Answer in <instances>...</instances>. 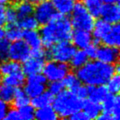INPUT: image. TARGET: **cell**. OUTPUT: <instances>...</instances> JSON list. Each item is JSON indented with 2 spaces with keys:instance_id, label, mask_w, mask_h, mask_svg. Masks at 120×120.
Returning a JSON list of instances; mask_svg holds the SVG:
<instances>
[{
  "instance_id": "18",
  "label": "cell",
  "mask_w": 120,
  "mask_h": 120,
  "mask_svg": "<svg viewBox=\"0 0 120 120\" xmlns=\"http://www.w3.org/2000/svg\"><path fill=\"white\" fill-rule=\"evenodd\" d=\"M111 24L106 22L105 20L98 19L94 23L93 28H92V37L96 41V44H97L99 41L102 40L105 34L110 31Z\"/></svg>"
},
{
  "instance_id": "19",
  "label": "cell",
  "mask_w": 120,
  "mask_h": 120,
  "mask_svg": "<svg viewBox=\"0 0 120 120\" xmlns=\"http://www.w3.org/2000/svg\"><path fill=\"white\" fill-rule=\"evenodd\" d=\"M57 13L64 16L70 15L77 0H51Z\"/></svg>"
},
{
  "instance_id": "37",
  "label": "cell",
  "mask_w": 120,
  "mask_h": 120,
  "mask_svg": "<svg viewBox=\"0 0 120 120\" xmlns=\"http://www.w3.org/2000/svg\"><path fill=\"white\" fill-rule=\"evenodd\" d=\"M8 47L9 43L8 40H5L4 39L0 40V62L5 60L8 58L7 53H8Z\"/></svg>"
},
{
  "instance_id": "7",
  "label": "cell",
  "mask_w": 120,
  "mask_h": 120,
  "mask_svg": "<svg viewBox=\"0 0 120 120\" xmlns=\"http://www.w3.org/2000/svg\"><path fill=\"white\" fill-rule=\"evenodd\" d=\"M103 113L97 117L99 120H118L120 116V98L117 94H109L103 101Z\"/></svg>"
},
{
  "instance_id": "9",
  "label": "cell",
  "mask_w": 120,
  "mask_h": 120,
  "mask_svg": "<svg viewBox=\"0 0 120 120\" xmlns=\"http://www.w3.org/2000/svg\"><path fill=\"white\" fill-rule=\"evenodd\" d=\"M34 14L40 25H45L51 21L58 13L50 0H41L35 4Z\"/></svg>"
},
{
  "instance_id": "20",
  "label": "cell",
  "mask_w": 120,
  "mask_h": 120,
  "mask_svg": "<svg viewBox=\"0 0 120 120\" xmlns=\"http://www.w3.org/2000/svg\"><path fill=\"white\" fill-rule=\"evenodd\" d=\"M3 82L6 85L13 87V88H19V87L23 86L26 82L25 74L21 70L14 72L12 74H10L8 75L4 76Z\"/></svg>"
},
{
  "instance_id": "4",
  "label": "cell",
  "mask_w": 120,
  "mask_h": 120,
  "mask_svg": "<svg viewBox=\"0 0 120 120\" xmlns=\"http://www.w3.org/2000/svg\"><path fill=\"white\" fill-rule=\"evenodd\" d=\"M71 24L75 29L91 31L93 28L94 17L89 12L84 4L81 2H76L71 11Z\"/></svg>"
},
{
  "instance_id": "1",
  "label": "cell",
  "mask_w": 120,
  "mask_h": 120,
  "mask_svg": "<svg viewBox=\"0 0 120 120\" xmlns=\"http://www.w3.org/2000/svg\"><path fill=\"white\" fill-rule=\"evenodd\" d=\"M73 26L67 16L57 14L48 23L42 25L40 37L44 47L49 48L53 44L71 40Z\"/></svg>"
},
{
  "instance_id": "30",
  "label": "cell",
  "mask_w": 120,
  "mask_h": 120,
  "mask_svg": "<svg viewBox=\"0 0 120 120\" xmlns=\"http://www.w3.org/2000/svg\"><path fill=\"white\" fill-rule=\"evenodd\" d=\"M82 4L94 18L100 16L101 9L103 6L102 0H82Z\"/></svg>"
},
{
  "instance_id": "33",
  "label": "cell",
  "mask_w": 120,
  "mask_h": 120,
  "mask_svg": "<svg viewBox=\"0 0 120 120\" xmlns=\"http://www.w3.org/2000/svg\"><path fill=\"white\" fill-rule=\"evenodd\" d=\"M15 88L3 83L0 85V99L6 103H11L14 96Z\"/></svg>"
},
{
  "instance_id": "17",
  "label": "cell",
  "mask_w": 120,
  "mask_h": 120,
  "mask_svg": "<svg viewBox=\"0 0 120 120\" xmlns=\"http://www.w3.org/2000/svg\"><path fill=\"white\" fill-rule=\"evenodd\" d=\"M109 91L106 86L104 85H97V86H88V96L89 100L96 103H103V101L109 95Z\"/></svg>"
},
{
  "instance_id": "21",
  "label": "cell",
  "mask_w": 120,
  "mask_h": 120,
  "mask_svg": "<svg viewBox=\"0 0 120 120\" xmlns=\"http://www.w3.org/2000/svg\"><path fill=\"white\" fill-rule=\"evenodd\" d=\"M82 110H83L84 113L87 115L89 119H95V118H97L99 114L101 113L102 107L98 103L88 100L83 102Z\"/></svg>"
},
{
  "instance_id": "36",
  "label": "cell",
  "mask_w": 120,
  "mask_h": 120,
  "mask_svg": "<svg viewBox=\"0 0 120 120\" xmlns=\"http://www.w3.org/2000/svg\"><path fill=\"white\" fill-rule=\"evenodd\" d=\"M5 19L7 24H17L19 18L14 8L12 7L5 8Z\"/></svg>"
},
{
  "instance_id": "27",
  "label": "cell",
  "mask_w": 120,
  "mask_h": 120,
  "mask_svg": "<svg viewBox=\"0 0 120 120\" xmlns=\"http://www.w3.org/2000/svg\"><path fill=\"white\" fill-rule=\"evenodd\" d=\"M53 99V96L48 91H44L41 94L32 98V105L34 108H40V107L47 106L52 103Z\"/></svg>"
},
{
  "instance_id": "8",
  "label": "cell",
  "mask_w": 120,
  "mask_h": 120,
  "mask_svg": "<svg viewBox=\"0 0 120 120\" xmlns=\"http://www.w3.org/2000/svg\"><path fill=\"white\" fill-rule=\"evenodd\" d=\"M41 72H43L47 81H61L69 72V67L67 63L51 60L44 64Z\"/></svg>"
},
{
  "instance_id": "25",
  "label": "cell",
  "mask_w": 120,
  "mask_h": 120,
  "mask_svg": "<svg viewBox=\"0 0 120 120\" xmlns=\"http://www.w3.org/2000/svg\"><path fill=\"white\" fill-rule=\"evenodd\" d=\"M19 70H21V65L18 61L12 60H5L0 62V75L2 76H5Z\"/></svg>"
},
{
  "instance_id": "26",
  "label": "cell",
  "mask_w": 120,
  "mask_h": 120,
  "mask_svg": "<svg viewBox=\"0 0 120 120\" xmlns=\"http://www.w3.org/2000/svg\"><path fill=\"white\" fill-rule=\"evenodd\" d=\"M23 37V29L16 24H8L6 30H4V38L9 41L21 40Z\"/></svg>"
},
{
  "instance_id": "10",
  "label": "cell",
  "mask_w": 120,
  "mask_h": 120,
  "mask_svg": "<svg viewBox=\"0 0 120 120\" xmlns=\"http://www.w3.org/2000/svg\"><path fill=\"white\" fill-rule=\"evenodd\" d=\"M30 55L31 48L24 40H18L11 41V43L9 44L7 56L10 60H15L20 63L28 59Z\"/></svg>"
},
{
  "instance_id": "22",
  "label": "cell",
  "mask_w": 120,
  "mask_h": 120,
  "mask_svg": "<svg viewBox=\"0 0 120 120\" xmlns=\"http://www.w3.org/2000/svg\"><path fill=\"white\" fill-rule=\"evenodd\" d=\"M57 117L58 116L55 110L50 104L47 106L37 108L34 113V118L39 120H55L57 119Z\"/></svg>"
},
{
  "instance_id": "42",
  "label": "cell",
  "mask_w": 120,
  "mask_h": 120,
  "mask_svg": "<svg viewBox=\"0 0 120 120\" xmlns=\"http://www.w3.org/2000/svg\"><path fill=\"white\" fill-rule=\"evenodd\" d=\"M69 118L73 120H89L87 115L84 113L83 110H78L76 112H75L74 114H72L71 116L69 117Z\"/></svg>"
},
{
  "instance_id": "11",
  "label": "cell",
  "mask_w": 120,
  "mask_h": 120,
  "mask_svg": "<svg viewBox=\"0 0 120 120\" xmlns=\"http://www.w3.org/2000/svg\"><path fill=\"white\" fill-rule=\"evenodd\" d=\"M47 86V79L40 73L28 75L25 86V92L30 98L36 97L45 91Z\"/></svg>"
},
{
  "instance_id": "14",
  "label": "cell",
  "mask_w": 120,
  "mask_h": 120,
  "mask_svg": "<svg viewBox=\"0 0 120 120\" xmlns=\"http://www.w3.org/2000/svg\"><path fill=\"white\" fill-rule=\"evenodd\" d=\"M72 44L78 49H85L93 41V37L90 31L76 29L71 35Z\"/></svg>"
},
{
  "instance_id": "2",
  "label": "cell",
  "mask_w": 120,
  "mask_h": 120,
  "mask_svg": "<svg viewBox=\"0 0 120 120\" xmlns=\"http://www.w3.org/2000/svg\"><path fill=\"white\" fill-rule=\"evenodd\" d=\"M76 70L75 75L79 81L87 86L105 85L116 73L115 64L103 63L99 60H88L82 67Z\"/></svg>"
},
{
  "instance_id": "24",
  "label": "cell",
  "mask_w": 120,
  "mask_h": 120,
  "mask_svg": "<svg viewBox=\"0 0 120 120\" xmlns=\"http://www.w3.org/2000/svg\"><path fill=\"white\" fill-rule=\"evenodd\" d=\"M88 60H89V57L84 49H78L74 53L73 56L69 60V63L73 68L78 69L81 67H82Z\"/></svg>"
},
{
  "instance_id": "29",
  "label": "cell",
  "mask_w": 120,
  "mask_h": 120,
  "mask_svg": "<svg viewBox=\"0 0 120 120\" xmlns=\"http://www.w3.org/2000/svg\"><path fill=\"white\" fill-rule=\"evenodd\" d=\"M17 23L18 26L23 30H36L40 25L35 17L33 15L20 18L18 19Z\"/></svg>"
},
{
  "instance_id": "28",
  "label": "cell",
  "mask_w": 120,
  "mask_h": 120,
  "mask_svg": "<svg viewBox=\"0 0 120 120\" xmlns=\"http://www.w3.org/2000/svg\"><path fill=\"white\" fill-rule=\"evenodd\" d=\"M30 102V97L26 95L25 90L21 89H16L14 91V96L11 103H13L14 108H20L26 104H28Z\"/></svg>"
},
{
  "instance_id": "16",
  "label": "cell",
  "mask_w": 120,
  "mask_h": 120,
  "mask_svg": "<svg viewBox=\"0 0 120 120\" xmlns=\"http://www.w3.org/2000/svg\"><path fill=\"white\" fill-rule=\"evenodd\" d=\"M103 45L117 47L120 44V26L118 23L112 24L110 31L102 39Z\"/></svg>"
},
{
  "instance_id": "38",
  "label": "cell",
  "mask_w": 120,
  "mask_h": 120,
  "mask_svg": "<svg viewBox=\"0 0 120 120\" xmlns=\"http://www.w3.org/2000/svg\"><path fill=\"white\" fill-rule=\"evenodd\" d=\"M72 92L75 94L78 97H80L82 99H85L87 97V96H88V87L84 86V85H82V84L81 83Z\"/></svg>"
},
{
  "instance_id": "35",
  "label": "cell",
  "mask_w": 120,
  "mask_h": 120,
  "mask_svg": "<svg viewBox=\"0 0 120 120\" xmlns=\"http://www.w3.org/2000/svg\"><path fill=\"white\" fill-rule=\"evenodd\" d=\"M65 88L61 81H52L48 85V92L53 96H56L60 93Z\"/></svg>"
},
{
  "instance_id": "23",
  "label": "cell",
  "mask_w": 120,
  "mask_h": 120,
  "mask_svg": "<svg viewBox=\"0 0 120 120\" xmlns=\"http://www.w3.org/2000/svg\"><path fill=\"white\" fill-rule=\"evenodd\" d=\"M15 11L18 15V18L26 17L29 15H33L34 10V4H33L30 0H23L19 1V3L15 6Z\"/></svg>"
},
{
  "instance_id": "44",
  "label": "cell",
  "mask_w": 120,
  "mask_h": 120,
  "mask_svg": "<svg viewBox=\"0 0 120 120\" xmlns=\"http://www.w3.org/2000/svg\"><path fill=\"white\" fill-rule=\"evenodd\" d=\"M4 39V29H3L2 26H0V40Z\"/></svg>"
},
{
  "instance_id": "13",
  "label": "cell",
  "mask_w": 120,
  "mask_h": 120,
  "mask_svg": "<svg viewBox=\"0 0 120 120\" xmlns=\"http://www.w3.org/2000/svg\"><path fill=\"white\" fill-rule=\"evenodd\" d=\"M100 16L110 24L118 23L120 19V8L117 3H105L101 9Z\"/></svg>"
},
{
  "instance_id": "43",
  "label": "cell",
  "mask_w": 120,
  "mask_h": 120,
  "mask_svg": "<svg viewBox=\"0 0 120 120\" xmlns=\"http://www.w3.org/2000/svg\"><path fill=\"white\" fill-rule=\"evenodd\" d=\"M6 24L5 19V7L4 5H0V26Z\"/></svg>"
},
{
  "instance_id": "12",
  "label": "cell",
  "mask_w": 120,
  "mask_h": 120,
  "mask_svg": "<svg viewBox=\"0 0 120 120\" xmlns=\"http://www.w3.org/2000/svg\"><path fill=\"white\" fill-rule=\"evenodd\" d=\"M96 58L101 62L114 65L118 61L119 52L117 47L103 45L97 47Z\"/></svg>"
},
{
  "instance_id": "34",
  "label": "cell",
  "mask_w": 120,
  "mask_h": 120,
  "mask_svg": "<svg viewBox=\"0 0 120 120\" xmlns=\"http://www.w3.org/2000/svg\"><path fill=\"white\" fill-rule=\"evenodd\" d=\"M33 105H30L29 103L26 104L24 106L19 108V114L20 119L22 120H32L34 118V113L35 110Z\"/></svg>"
},
{
  "instance_id": "15",
  "label": "cell",
  "mask_w": 120,
  "mask_h": 120,
  "mask_svg": "<svg viewBox=\"0 0 120 120\" xmlns=\"http://www.w3.org/2000/svg\"><path fill=\"white\" fill-rule=\"evenodd\" d=\"M24 41L28 45L32 50H36L42 48V40L40 32L36 30H25L23 32Z\"/></svg>"
},
{
  "instance_id": "40",
  "label": "cell",
  "mask_w": 120,
  "mask_h": 120,
  "mask_svg": "<svg viewBox=\"0 0 120 120\" xmlns=\"http://www.w3.org/2000/svg\"><path fill=\"white\" fill-rule=\"evenodd\" d=\"M4 119L7 120H19L20 119L19 114V110L14 109H9V110L7 111V114L5 116Z\"/></svg>"
},
{
  "instance_id": "41",
  "label": "cell",
  "mask_w": 120,
  "mask_h": 120,
  "mask_svg": "<svg viewBox=\"0 0 120 120\" xmlns=\"http://www.w3.org/2000/svg\"><path fill=\"white\" fill-rule=\"evenodd\" d=\"M97 47L96 46V44H90L88 47L84 49V51L86 52L87 55L89 58H96V54H97Z\"/></svg>"
},
{
  "instance_id": "6",
  "label": "cell",
  "mask_w": 120,
  "mask_h": 120,
  "mask_svg": "<svg viewBox=\"0 0 120 120\" xmlns=\"http://www.w3.org/2000/svg\"><path fill=\"white\" fill-rule=\"evenodd\" d=\"M46 53L42 48L31 51L30 57L23 61L21 67L22 72L26 75H32L34 74L40 73L45 64Z\"/></svg>"
},
{
  "instance_id": "45",
  "label": "cell",
  "mask_w": 120,
  "mask_h": 120,
  "mask_svg": "<svg viewBox=\"0 0 120 120\" xmlns=\"http://www.w3.org/2000/svg\"><path fill=\"white\" fill-rule=\"evenodd\" d=\"M11 2V0H0V5H5Z\"/></svg>"
},
{
  "instance_id": "39",
  "label": "cell",
  "mask_w": 120,
  "mask_h": 120,
  "mask_svg": "<svg viewBox=\"0 0 120 120\" xmlns=\"http://www.w3.org/2000/svg\"><path fill=\"white\" fill-rule=\"evenodd\" d=\"M10 107L8 103L0 99V120L4 119L7 114V111L9 110Z\"/></svg>"
},
{
  "instance_id": "3",
  "label": "cell",
  "mask_w": 120,
  "mask_h": 120,
  "mask_svg": "<svg viewBox=\"0 0 120 120\" xmlns=\"http://www.w3.org/2000/svg\"><path fill=\"white\" fill-rule=\"evenodd\" d=\"M53 108L57 116L62 118L69 117L72 114L82 110L83 101L70 90H62L53 99Z\"/></svg>"
},
{
  "instance_id": "46",
  "label": "cell",
  "mask_w": 120,
  "mask_h": 120,
  "mask_svg": "<svg viewBox=\"0 0 120 120\" xmlns=\"http://www.w3.org/2000/svg\"><path fill=\"white\" fill-rule=\"evenodd\" d=\"M102 1H104L105 3H117L118 4L119 0H102Z\"/></svg>"
},
{
  "instance_id": "32",
  "label": "cell",
  "mask_w": 120,
  "mask_h": 120,
  "mask_svg": "<svg viewBox=\"0 0 120 120\" xmlns=\"http://www.w3.org/2000/svg\"><path fill=\"white\" fill-rule=\"evenodd\" d=\"M106 88L109 93L117 94L120 90V76L118 73H115L108 80L106 83Z\"/></svg>"
},
{
  "instance_id": "47",
  "label": "cell",
  "mask_w": 120,
  "mask_h": 120,
  "mask_svg": "<svg viewBox=\"0 0 120 120\" xmlns=\"http://www.w3.org/2000/svg\"><path fill=\"white\" fill-rule=\"evenodd\" d=\"M16 1H18V2H19V1H23V0H16Z\"/></svg>"
},
{
  "instance_id": "5",
  "label": "cell",
  "mask_w": 120,
  "mask_h": 120,
  "mask_svg": "<svg viewBox=\"0 0 120 120\" xmlns=\"http://www.w3.org/2000/svg\"><path fill=\"white\" fill-rule=\"evenodd\" d=\"M75 47L68 40L60 41L49 47L48 55L53 60L68 63L75 52Z\"/></svg>"
},
{
  "instance_id": "31",
  "label": "cell",
  "mask_w": 120,
  "mask_h": 120,
  "mask_svg": "<svg viewBox=\"0 0 120 120\" xmlns=\"http://www.w3.org/2000/svg\"><path fill=\"white\" fill-rule=\"evenodd\" d=\"M62 83H63L64 87H66L67 89L70 90V91H73L78 85H80L81 82L78 77L76 76L75 74L73 73H68L65 75L63 79H62Z\"/></svg>"
}]
</instances>
